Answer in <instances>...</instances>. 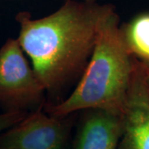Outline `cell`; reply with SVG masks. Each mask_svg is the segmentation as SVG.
I'll return each mask as SVG.
<instances>
[{
    "mask_svg": "<svg viewBox=\"0 0 149 149\" xmlns=\"http://www.w3.org/2000/svg\"><path fill=\"white\" fill-rule=\"evenodd\" d=\"M69 116L57 117L42 106L0 134V149H65Z\"/></svg>",
    "mask_w": 149,
    "mask_h": 149,
    "instance_id": "cell-4",
    "label": "cell"
},
{
    "mask_svg": "<svg viewBox=\"0 0 149 149\" xmlns=\"http://www.w3.org/2000/svg\"><path fill=\"white\" fill-rule=\"evenodd\" d=\"M25 110H8L0 113V134L27 116Z\"/></svg>",
    "mask_w": 149,
    "mask_h": 149,
    "instance_id": "cell-8",
    "label": "cell"
},
{
    "mask_svg": "<svg viewBox=\"0 0 149 149\" xmlns=\"http://www.w3.org/2000/svg\"><path fill=\"white\" fill-rule=\"evenodd\" d=\"M17 39L0 49V103L9 110H24L42 100L46 90Z\"/></svg>",
    "mask_w": 149,
    "mask_h": 149,
    "instance_id": "cell-3",
    "label": "cell"
},
{
    "mask_svg": "<svg viewBox=\"0 0 149 149\" xmlns=\"http://www.w3.org/2000/svg\"><path fill=\"white\" fill-rule=\"evenodd\" d=\"M120 28L129 53L139 60H149V13L138 15Z\"/></svg>",
    "mask_w": 149,
    "mask_h": 149,
    "instance_id": "cell-7",
    "label": "cell"
},
{
    "mask_svg": "<svg viewBox=\"0 0 149 149\" xmlns=\"http://www.w3.org/2000/svg\"><path fill=\"white\" fill-rule=\"evenodd\" d=\"M111 4L66 0L56 12L33 19L17 15V42L46 91L62 90L81 76L93 52L99 24Z\"/></svg>",
    "mask_w": 149,
    "mask_h": 149,
    "instance_id": "cell-1",
    "label": "cell"
},
{
    "mask_svg": "<svg viewBox=\"0 0 149 149\" xmlns=\"http://www.w3.org/2000/svg\"><path fill=\"white\" fill-rule=\"evenodd\" d=\"M66 1V0H64ZM81 1H86V2H96V0H81Z\"/></svg>",
    "mask_w": 149,
    "mask_h": 149,
    "instance_id": "cell-10",
    "label": "cell"
},
{
    "mask_svg": "<svg viewBox=\"0 0 149 149\" xmlns=\"http://www.w3.org/2000/svg\"><path fill=\"white\" fill-rule=\"evenodd\" d=\"M140 61H141V64L143 66V70L144 74H145V77L147 80V83H148L149 87V60H140Z\"/></svg>",
    "mask_w": 149,
    "mask_h": 149,
    "instance_id": "cell-9",
    "label": "cell"
},
{
    "mask_svg": "<svg viewBox=\"0 0 149 149\" xmlns=\"http://www.w3.org/2000/svg\"><path fill=\"white\" fill-rule=\"evenodd\" d=\"M122 132V114L88 109L81 120L73 149H118Z\"/></svg>",
    "mask_w": 149,
    "mask_h": 149,
    "instance_id": "cell-6",
    "label": "cell"
},
{
    "mask_svg": "<svg viewBox=\"0 0 149 149\" xmlns=\"http://www.w3.org/2000/svg\"><path fill=\"white\" fill-rule=\"evenodd\" d=\"M122 121L118 149H149V87L141 61L136 57H133Z\"/></svg>",
    "mask_w": 149,
    "mask_h": 149,
    "instance_id": "cell-5",
    "label": "cell"
},
{
    "mask_svg": "<svg viewBox=\"0 0 149 149\" xmlns=\"http://www.w3.org/2000/svg\"><path fill=\"white\" fill-rule=\"evenodd\" d=\"M119 17L112 5L99 24L90 60L78 85L48 113L66 117L74 112L104 109L122 114L133 71V56L123 38Z\"/></svg>",
    "mask_w": 149,
    "mask_h": 149,
    "instance_id": "cell-2",
    "label": "cell"
}]
</instances>
